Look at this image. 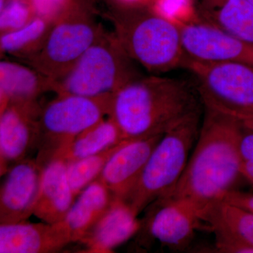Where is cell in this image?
<instances>
[{"label":"cell","mask_w":253,"mask_h":253,"mask_svg":"<svg viewBox=\"0 0 253 253\" xmlns=\"http://www.w3.org/2000/svg\"><path fill=\"white\" fill-rule=\"evenodd\" d=\"M124 140L119 126L109 116L81 133L61 149L54 159L59 158L67 163H72L99 154Z\"/></svg>","instance_id":"obj_20"},{"label":"cell","mask_w":253,"mask_h":253,"mask_svg":"<svg viewBox=\"0 0 253 253\" xmlns=\"http://www.w3.org/2000/svg\"><path fill=\"white\" fill-rule=\"evenodd\" d=\"M241 175L253 185V160H243L241 167Z\"/></svg>","instance_id":"obj_31"},{"label":"cell","mask_w":253,"mask_h":253,"mask_svg":"<svg viewBox=\"0 0 253 253\" xmlns=\"http://www.w3.org/2000/svg\"><path fill=\"white\" fill-rule=\"evenodd\" d=\"M248 1H249V2L251 3V4L253 6V0H248Z\"/></svg>","instance_id":"obj_33"},{"label":"cell","mask_w":253,"mask_h":253,"mask_svg":"<svg viewBox=\"0 0 253 253\" xmlns=\"http://www.w3.org/2000/svg\"><path fill=\"white\" fill-rule=\"evenodd\" d=\"M38 102L9 104L0 115V172L4 175L10 168L28 158L39 142Z\"/></svg>","instance_id":"obj_10"},{"label":"cell","mask_w":253,"mask_h":253,"mask_svg":"<svg viewBox=\"0 0 253 253\" xmlns=\"http://www.w3.org/2000/svg\"><path fill=\"white\" fill-rule=\"evenodd\" d=\"M123 141L99 154L67 163L68 180L76 197L86 186L98 179L110 158Z\"/></svg>","instance_id":"obj_23"},{"label":"cell","mask_w":253,"mask_h":253,"mask_svg":"<svg viewBox=\"0 0 253 253\" xmlns=\"http://www.w3.org/2000/svg\"><path fill=\"white\" fill-rule=\"evenodd\" d=\"M54 91V81L31 66L4 60L0 63L1 111L8 105L38 102L46 91Z\"/></svg>","instance_id":"obj_18"},{"label":"cell","mask_w":253,"mask_h":253,"mask_svg":"<svg viewBox=\"0 0 253 253\" xmlns=\"http://www.w3.org/2000/svg\"><path fill=\"white\" fill-rule=\"evenodd\" d=\"M221 199L253 212V194L235 189L226 193Z\"/></svg>","instance_id":"obj_28"},{"label":"cell","mask_w":253,"mask_h":253,"mask_svg":"<svg viewBox=\"0 0 253 253\" xmlns=\"http://www.w3.org/2000/svg\"><path fill=\"white\" fill-rule=\"evenodd\" d=\"M54 23L34 17L19 29L1 34V53L26 59L39 49Z\"/></svg>","instance_id":"obj_22"},{"label":"cell","mask_w":253,"mask_h":253,"mask_svg":"<svg viewBox=\"0 0 253 253\" xmlns=\"http://www.w3.org/2000/svg\"><path fill=\"white\" fill-rule=\"evenodd\" d=\"M35 16L54 23L80 0H29Z\"/></svg>","instance_id":"obj_26"},{"label":"cell","mask_w":253,"mask_h":253,"mask_svg":"<svg viewBox=\"0 0 253 253\" xmlns=\"http://www.w3.org/2000/svg\"><path fill=\"white\" fill-rule=\"evenodd\" d=\"M43 169L36 159L27 158L4 174L0 189V224L26 221L34 214Z\"/></svg>","instance_id":"obj_11"},{"label":"cell","mask_w":253,"mask_h":253,"mask_svg":"<svg viewBox=\"0 0 253 253\" xmlns=\"http://www.w3.org/2000/svg\"><path fill=\"white\" fill-rule=\"evenodd\" d=\"M203 104L198 88L185 81L159 75L142 76L113 95L109 116L125 139H141L164 134Z\"/></svg>","instance_id":"obj_2"},{"label":"cell","mask_w":253,"mask_h":253,"mask_svg":"<svg viewBox=\"0 0 253 253\" xmlns=\"http://www.w3.org/2000/svg\"><path fill=\"white\" fill-rule=\"evenodd\" d=\"M67 163L52 160L43 169L41 191L34 215L49 224L64 219L76 199L67 178Z\"/></svg>","instance_id":"obj_17"},{"label":"cell","mask_w":253,"mask_h":253,"mask_svg":"<svg viewBox=\"0 0 253 253\" xmlns=\"http://www.w3.org/2000/svg\"><path fill=\"white\" fill-rule=\"evenodd\" d=\"M226 0H201L198 9L202 11H208L218 9L225 3Z\"/></svg>","instance_id":"obj_32"},{"label":"cell","mask_w":253,"mask_h":253,"mask_svg":"<svg viewBox=\"0 0 253 253\" xmlns=\"http://www.w3.org/2000/svg\"><path fill=\"white\" fill-rule=\"evenodd\" d=\"M163 135L124 140L110 158L98 179L115 197L126 201Z\"/></svg>","instance_id":"obj_14"},{"label":"cell","mask_w":253,"mask_h":253,"mask_svg":"<svg viewBox=\"0 0 253 253\" xmlns=\"http://www.w3.org/2000/svg\"><path fill=\"white\" fill-rule=\"evenodd\" d=\"M149 8L178 27L201 20L194 0H152Z\"/></svg>","instance_id":"obj_24"},{"label":"cell","mask_w":253,"mask_h":253,"mask_svg":"<svg viewBox=\"0 0 253 253\" xmlns=\"http://www.w3.org/2000/svg\"><path fill=\"white\" fill-rule=\"evenodd\" d=\"M151 205L146 221L150 235L169 249H186L203 224L199 210L184 200L169 198L157 199Z\"/></svg>","instance_id":"obj_12"},{"label":"cell","mask_w":253,"mask_h":253,"mask_svg":"<svg viewBox=\"0 0 253 253\" xmlns=\"http://www.w3.org/2000/svg\"><path fill=\"white\" fill-rule=\"evenodd\" d=\"M116 6L123 8L149 7L152 0H113Z\"/></svg>","instance_id":"obj_30"},{"label":"cell","mask_w":253,"mask_h":253,"mask_svg":"<svg viewBox=\"0 0 253 253\" xmlns=\"http://www.w3.org/2000/svg\"><path fill=\"white\" fill-rule=\"evenodd\" d=\"M34 17L29 0H0L1 34L23 27Z\"/></svg>","instance_id":"obj_25"},{"label":"cell","mask_w":253,"mask_h":253,"mask_svg":"<svg viewBox=\"0 0 253 253\" xmlns=\"http://www.w3.org/2000/svg\"><path fill=\"white\" fill-rule=\"evenodd\" d=\"M199 217L214 233L217 252L253 253V212L219 199L203 208Z\"/></svg>","instance_id":"obj_13"},{"label":"cell","mask_w":253,"mask_h":253,"mask_svg":"<svg viewBox=\"0 0 253 253\" xmlns=\"http://www.w3.org/2000/svg\"><path fill=\"white\" fill-rule=\"evenodd\" d=\"M208 106L236 120L245 129L253 131V105L237 106L221 102L213 98L208 99Z\"/></svg>","instance_id":"obj_27"},{"label":"cell","mask_w":253,"mask_h":253,"mask_svg":"<svg viewBox=\"0 0 253 253\" xmlns=\"http://www.w3.org/2000/svg\"><path fill=\"white\" fill-rule=\"evenodd\" d=\"M111 19L115 35L128 55L154 75L183 68L186 59L176 25L149 7L116 6Z\"/></svg>","instance_id":"obj_3"},{"label":"cell","mask_w":253,"mask_h":253,"mask_svg":"<svg viewBox=\"0 0 253 253\" xmlns=\"http://www.w3.org/2000/svg\"><path fill=\"white\" fill-rule=\"evenodd\" d=\"M57 95L40 112L36 160L43 168L81 133L109 116L112 98Z\"/></svg>","instance_id":"obj_7"},{"label":"cell","mask_w":253,"mask_h":253,"mask_svg":"<svg viewBox=\"0 0 253 253\" xmlns=\"http://www.w3.org/2000/svg\"><path fill=\"white\" fill-rule=\"evenodd\" d=\"M94 13L91 0H80L54 23L41 47L25 62L51 81L61 79L104 31Z\"/></svg>","instance_id":"obj_6"},{"label":"cell","mask_w":253,"mask_h":253,"mask_svg":"<svg viewBox=\"0 0 253 253\" xmlns=\"http://www.w3.org/2000/svg\"><path fill=\"white\" fill-rule=\"evenodd\" d=\"M183 68L199 81L197 88L231 105H253V66L241 62L208 63L186 57Z\"/></svg>","instance_id":"obj_8"},{"label":"cell","mask_w":253,"mask_h":253,"mask_svg":"<svg viewBox=\"0 0 253 253\" xmlns=\"http://www.w3.org/2000/svg\"><path fill=\"white\" fill-rule=\"evenodd\" d=\"M186 56L208 63L241 62L253 66V45L201 18L179 27Z\"/></svg>","instance_id":"obj_9"},{"label":"cell","mask_w":253,"mask_h":253,"mask_svg":"<svg viewBox=\"0 0 253 253\" xmlns=\"http://www.w3.org/2000/svg\"><path fill=\"white\" fill-rule=\"evenodd\" d=\"M130 204L118 198L79 241L87 252L110 253L139 231L141 222Z\"/></svg>","instance_id":"obj_16"},{"label":"cell","mask_w":253,"mask_h":253,"mask_svg":"<svg viewBox=\"0 0 253 253\" xmlns=\"http://www.w3.org/2000/svg\"><path fill=\"white\" fill-rule=\"evenodd\" d=\"M240 151L243 160H253V131L244 127L240 141Z\"/></svg>","instance_id":"obj_29"},{"label":"cell","mask_w":253,"mask_h":253,"mask_svg":"<svg viewBox=\"0 0 253 253\" xmlns=\"http://www.w3.org/2000/svg\"><path fill=\"white\" fill-rule=\"evenodd\" d=\"M72 243L61 223H12L0 224V253L59 252Z\"/></svg>","instance_id":"obj_15"},{"label":"cell","mask_w":253,"mask_h":253,"mask_svg":"<svg viewBox=\"0 0 253 253\" xmlns=\"http://www.w3.org/2000/svg\"><path fill=\"white\" fill-rule=\"evenodd\" d=\"M194 1H195V2H196H196H197L198 0H194Z\"/></svg>","instance_id":"obj_34"},{"label":"cell","mask_w":253,"mask_h":253,"mask_svg":"<svg viewBox=\"0 0 253 253\" xmlns=\"http://www.w3.org/2000/svg\"><path fill=\"white\" fill-rule=\"evenodd\" d=\"M203 106L204 104L176 121L155 146L126 200L138 215L155 201L168 194L180 179L190 152L199 137Z\"/></svg>","instance_id":"obj_4"},{"label":"cell","mask_w":253,"mask_h":253,"mask_svg":"<svg viewBox=\"0 0 253 253\" xmlns=\"http://www.w3.org/2000/svg\"><path fill=\"white\" fill-rule=\"evenodd\" d=\"M136 63L115 33L104 31L73 67L54 81V92L91 98L113 96L142 77Z\"/></svg>","instance_id":"obj_5"},{"label":"cell","mask_w":253,"mask_h":253,"mask_svg":"<svg viewBox=\"0 0 253 253\" xmlns=\"http://www.w3.org/2000/svg\"><path fill=\"white\" fill-rule=\"evenodd\" d=\"M199 11L202 19L253 45V6L248 0H226L218 9Z\"/></svg>","instance_id":"obj_21"},{"label":"cell","mask_w":253,"mask_h":253,"mask_svg":"<svg viewBox=\"0 0 253 253\" xmlns=\"http://www.w3.org/2000/svg\"><path fill=\"white\" fill-rule=\"evenodd\" d=\"M114 198L98 179L80 193L66 217L60 221L72 243L79 242L85 236L107 211Z\"/></svg>","instance_id":"obj_19"},{"label":"cell","mask_w":253,"mask_h":253,"mask_svg":"<svg viewBox=\"0 0 253 253\" xmlns=\"http://www.w3.org/2000/svg\"><path fill=\"white\" fill-rule=\"evenodd\" d=\"M204 106L199 137L185 169L174 187L161 198L184 200L199 211L235 189L242 176L243 126L225 113Z\"/></svg>","instance_id":"obj_1"}]
</instances>
